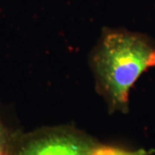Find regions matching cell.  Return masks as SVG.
I'll list each match as a JSON object with an SVG mask.
<instances>
[{
    "label": "cell",
    "mask_w": 155,
    "mask_h": 155,
    "mask_svg": "<svg viewBox=\"0 0 155 155\" xmlns=\"http://www.w3.org/2000/svg\"><path fill=\"white\" fill-rule=\"evenodd\" d=\"M20 134L12 132L0 118V155H17Z\"/></svg>",
    "instance_id": "obj_3"
},
{
    "label": "cell",
    "mask_w": 155,
    "mask_h": 155,
    "mask_svg": "<svg viewBox=\"0 0 155 155\" xmlns=\"http://www.w3.org/2000/svg\"><path fill=\"white\" fill-rule=\"evenodd\" d=\"M89 146L68 134L25 137L20 134L17 155H86Z\"/></svg>",
    "instance_id": "obj_2"
},
{
    "label": "cell",
    "mask_w": 155,
    "mask_h": 155,
    "mask_svg": "<svg viewBox=\"0 0 155 155\" xmlns=\"http://www.w3.org/2000/svg\"><path fill=\"white\" fill-rule=\"evenodd\" d=\"M151 153L144 149L129 151L113 147L97 146L93 147H90L86 155H149Z\"/></svg>",
    "instance_id": "obj_4"
},
{
    "label": "cell",
    "mask_w": 155,
    "mask_h": 155,
    "mask_svg": "<svg viewBox=\"0 0 155 155\" xmlns=\"http://www.w3.org/2000/svg\"><path fill=\"white\" fill-rule=\"evenodd\" d=\"M155 67V45L137 33L109 30L92 56L97 86L114 110H126L129 91L140 76Z\"/></svg>",
    "instance_id": "obj_1"
}]
</instances>
